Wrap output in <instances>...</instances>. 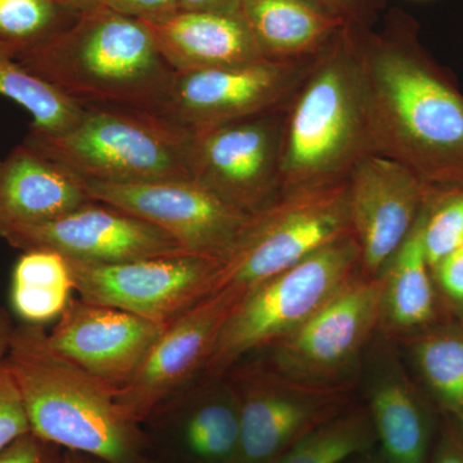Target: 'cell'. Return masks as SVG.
<instances>
[{
    "instance_id": "cell-1",
    "label": "cell",
    "mask_w": 463,
    "mask_h": 463,
    "mask_svg": "<svg viewBox=\"0 0 463 463\" xmlns=\"http://www.w3.org/2000/svg\"><path fill=\"white\" fill-rule=\"evenodd\" d=\"M373 154L439 190H463V94L420 42L411 14L390 9L383 29L355 25Z\"/></svg>"
},
{
    "instance_id": "cell-2",
    "label": "cell",
    "mask_w": 463,
    "mask_h": 463,
    "mask_svg": "<svg viewBox=\"0 0 463 463\" xmlns=\"http://www.w3.org/2000/svg\"><path fill=\"white\" fill-rule=\"evenodd\" d=\"M14 58L80 106L146 112L156 108L175 72L143 21L109 7L80 12Z\"/></svg>"
},
{
    "instance_id": "cell-3",
    "label": "cell",
    "mask_w": 463,
    "mask_h": 463,
    "mask_svg": "<svg viewBox=\"0 0 463 463\" xmlns=\"http://www.w3.org/2000/svg\"><path fill=\"white\" fill-rule=\"evenodd\" d=\"M373 154L367 93L355 25L347 24L316 58L283 118L279 191L346 181Z\"/></svg>"
},
{
    "instance_id": "cell-4",
    "label": "cell",
    "mask_w": 463,
    "mask_h": 463,
    "mask_svg": "<svg viewBox=\"0 0 463 463\" xmlns=\"http://www.w3.org/2000/svg\"><path fill=\"white\" fill-rule=\"evenodd\" d=\"M5 365L36 437L108 463L132 459L137 422L116 401L118 389L57 353L43 326H16Z\"/></svg>"
},
{
    "instance_id": "cell-5",
    "label": "cell",
    "mask_w": 463,
    "mask_h": 463,
    "mask_svg": "<svg viewBox=\"0 0 463 463\" xmlns=\"http://www.w3.org/2000/svg\"><path fill=\"white\" fill-rule=\"evenodd\" d=\"M83 108L76 123L62 132L30 127L24 142L80 181L191 179L190 134L139 109Z\"/></svg>"
},
{
    "instance_id": "cell-6",
    "label": "cell",
    "mask_w": 463,
    "mask_h": 463,
    "mask_svg": "<svg viewBox=\"0 0 463 463\" xmlns=\"http://www.w3.org/2000/svg\"><path fill=\"white\" fill-rule=\"evenodd\" d=\"M359 273L361 250L350 234L252 288L225 323L203 377L222 379L243 356L288 336Z\"/></svg>"
},
{
    "instance_id": "cell-7",
    "label": "cell",
    "mask_w": 463,
    "mask_h": 463,
    "mask_svg": "<svg viewBox=\"0 0 463 463\" xmlns=\"http://www.w3.org/2000/svg\"><path fill=\"white\" fill-rule=\"evenodd\" d=\"M353 234L346 181L279 194L251 215L222 264L215 291L249 292L326 246Z\"/></svg>"
},
{
    "instance_id": "cell-8",
    "label": "cell",
    "mask_w": 463,
    "mask_h": 463,
    "mask_svg": "<svg viewBox=\"0 0 463 463\" xmlns=\"http://www.w3.org/2000/svg\"><path fill=\"white\" fill-rule=\"evenodd\" d=\"M381 291V277L356 274L300 327L265 347L257 364L298 385L352 386L353 371L379 330Z\"/></svg>"
},
{
    "instance_id": "cell-9",
    "label": "cell",
    "mask_w": 463,
    "mask_h": 463,
    "mask_svg": "<svg viewBox=\"0 0 463 463\" xmlns=\"http://www.w3.org/2000/svg\"><path fill=\"white\" fill-rule=\"evenodd\" d=\"M316 58L263 60L246 65L174 72L165 93L149 114L183 132L194 133L282 111Z\"/></svg>"
},
{
    "instance_id": "cell-10",
    "label": "cell",
    "mask_w": 463,
    "mask_h": 463,
    "mask_svg": "<svg viewBox=\"0 0 463 463\" xmlns=\"http://www.w3.org/2000/svg\"><path fill=\"white\" fill-rule=\"evenodd\" d=\"M69 263L81 300L165 326L214 294L222 267L215 259L188 252L123 263Z\"/></svg>"
},
{
    "instance_id": "cell-11",
    "label": "cell",
    "mask_w": 463,
    "mask_h": 463,
    "mask_svg": "<svg viewBox=\"0 0 463 463\" xmlns=\"http://www.w3.org/2000/svg\"><path fill=\"white\" fill-rule=\"evenodd\" d=\"M80 183L90 200L160 228L188 254L215 259L222 264L251 218L192 179Z\"/></svg>"
},
{
    "instance_id": "cell-12",
    "label": "cell",
    "mask_w": 463,
    "mask_h": 463,
    "mask_svg": "<svg viewBox=\"0 0 463 463\" xmlns=\"http://www.w3.org/2000/svg\"><path fill=\"white\" fill-rule=\"evenodd\" d=\"M285 109L190 134V173L241 212L254 215L279 196Z\"/></svg>"
},
{
    "instance_id": "cell-13",
    "label": "cell",
    "mask_w": 463,
    "mask_h": 463,
    "mask_svg": "<svg viewBox=\"0 0 463 463\" xmlns=\"http://www.w3.org/2000/svg\"><path fill=\"white\" fill-rule=\"evenodd\" d=\"M230 381L240 410L234 463H276L301 438L344 412L352 390L298 385L257 364L232 373Z\"/></svg>"
},
{
    "instance_id": "cell-14",
    "label": "cell",
    "mask_w": 463,
    "mask_h": 463,
    "mask_svg": "<svg viewBox=\"0 0 463 463\" xmlns=\"http://www.w3.org/2000/svg\"><path fill=\"white\" fill-rule=\"evenodd\" d=\"M246 294L236 288L219 289L167 326L133 379L116 392V401L133 421H142L203 374L225 323Z\"/></svg>"
},
{
    "instance_id": "cell-15",
    "label": "cell",
    "mask_w": 463,
    "mask_h": 463,
    "mask_svg": "<svg viewBox=\"0 0 463 463\" xmlns=\"http://www.w3.org/2000/svg\"><path fill=\"white\" fill-rule=\"evenodd\" d=\"M350 223L361 250V274L376 279L411 233L439 188L397 161L368 155L347 176Z\"/></svg>"
},
{
    "instance_id": "cell-16",
    "label": "cell",
    "mask_w": 463,
    "mask_h": 463,
    "mask_svg": "<svg viewBox=\"0 0 463 463\" xmlns=\"http://www.w3.org/2000/svg\"><path fill=\"white\" fill-rule=\"evenodd\" d=\"M0 239L23 251L50 249L90 263H123L185 252L166 232L96 201L53 221L9 231Z\"/></svg>"
},
{
    "instance_id": "cell-17",
    "label": "cell",
    "mask_w": 463,
    "mask_h": 463,
    "mask_svg": "<svg viewBox=\"0 0 463 463\" xmlns=\"http://www.w3.org/2000/svg\"><path fill=\"white\" fill-rule=\"evenodd\" d=\"M166 327L124 310L72 298L48 340L61 355L118 390L133 379Z\"/></svg>"
},
{
    "instance_id": "cell-18",
    "label": "cell",
    "mask_w": 463,
    "mask_h": 463,
    "mask_svg": "<svg viewBox=\"0 0 463 463\" xmlns=\"http://www.w3.org/2000/svg\"><path fill=\"white\" fill-rule=\"evenodd\" d=\"M143 23L151 30L161 56L175 72L267 60L242 14L178 11L160 20Z\"/></svg>"
},
{
    "instance_id": "cell-19",
    "label": "cell",
    "mask_w": 463,
    "mask_h": 463,
    "mask_svg": "<svg viewBox=\"0 0 463 463\" xmlns=\"http://www.w3.org/2000/svg\"><path fill=\"white\" fill-rule=\"evenodd\" d=\"M91 201L76 176L25 142L0 164V237L53 221Z\"/></svg>"
},
{
    "instance_id": "cell-20",
    "label": "cell",
    "mask_w": 463,
    "mask_h": 463,
    "mask_svg": "<svg viewBox=\"0 0 463 463\" xmlns=\"http://www.w3.org/2000/svg\"><path fill=\"white\" fill-rule=\"evenodd\" d=\"M370 359L368 412L388 463H428L430 425L421 398L392 347L377 345Z\"/></svg>"
},
{
    "instance_id": "cell-21",
    "label": "cell",
    "mask_w": 463,
    "mask_h": 463,
    "mask_svg": "<svg viewBox=\"0 0 463 463\" xmlns=\"http://www.w3.org/2000/svg\"><path fill=\"white\" fill-rule=\"evenodd\" d=\"M241 14L272 61L313 60L347 25L315 0H243Z\"/></svg>"
},
{
    "instance_id": "cell-22",
    "label": "cell",
    "mask_w": 463,
    "mask_h": 463,
    "mask_svg": "<svg viewBox=\"0 0 463 463\" xmlns=\"http://www.w3.org/2000/svg\"><path fill=\"white\" fill-rule=\"evenodd\" d=\"M430 201L380 276L383 291L379 330L389 337L421 330L435 317L434 286L422 241L423 223Z\"/></svg>"
},
{
    "instance_id": "cell-23",
    "label": "cell",
    "mask_w": 463,
    "mask_h": 463,
    "mask_svg": "<svg viewBox=\"0 0 463 463\" xmlns=\"http://www.w3.org/2000/svg\"><path fill=\"white\" fill-rule=\"evenodd\" d=\"M75 291L69 259L50 249L24 250L12 270L11 307L26 325L60 318Z\"/></svg>"
},
{
    "instance_id": "cell-24",
    "label": "cell",
    "mask_w": 463,
    "mask_h": 463,
    "mask_svg": "<svg viewBox=\"0 0 463 463\" xmlns=\"http://www.w3.org/2000/svg\"><path fill=\"white\" fill-rule=\"evenodd\" d=\"M0 97L14 100L26 109L33 118L30 127L47 133L62 132L71 127L84 109L3 50H0Z\"/></svg>"
},
{
    "instance_id": "cell-25",
    "label": "cell",
    "mask_w": 463,
    "mask_h": 463,
    "mask_svg": "<svg viewBox=\"0 0 463 463\" xmlns=\"http://www.w3.org/2000/svg\"><path fill=\"white\" fill-rule=\"evenodd\" d=\"M374 440L370 412L347 407L301 438L276 463H343L365 452Z\"/></svg>"
},
{
    "instance_id": "cell-26",
    "label": "cell",
    "mask_w": 463,
    "mask_h": 463,
    "mask_svg": "<svg viewBox=\"0 0 463 463\" xmlns=\"http://www.w3.org/2000/svg\"><path fill=\"white\" fill-rule=\"evenodd\" d=\"M194 456L210 463H234L239 453V398L232 383L194 408L185 425Z\"/></svg>"
},
{
    "instance_id": "cell-27",
    "label": "cell",
    "mask_w": 463,
    "mask_h": 463,
    "mask_svg": "<svg viewBox=\"0 0 463 463\" xmlns=\"http://www.w3.org/2000/svg\"><path fill=\"white\" fill-rule=\"evenodd\" d=\"M411 345L422 379L447 408L463 419V331L420 334Z\"/></svg>"
},
{
    "instance_id": "cell-28",
    "label": "cell",
    "mask_w": 463,
    "mask_h": 463,
    "mask_svg": "<svg viewBox=\"0 0 463 463\" xmlns=\"http://www.w3.org/2000/svg\"><path fill=\"white\" fill-rule=\"evenodd\" d=\"M76 14L57 0H0V50L16 57L47 41Z\"/></svg>"
},
{
    "instance_id": "cell-29",
    "label": "cell",
    "mask_w": 463,
    "mask_h": 463,
    "mask_svg": "<svg viewBox=\"0 0 463 463\" xmlns=\"http://www.w3.org/2000/svg\"><path fill=\"white\" fill-rule=\"evenodd\" d=\"M430 269L463 246V190H440L432 197L422 231Z\"/></svg>"
},
{
    "instance_id": "cell-30",
    "label": "cell",
    "mask_w": 463,
    "mask_h": 463,
    "mask_svg": "<svg viewBox=\"0 0 463 463\" xmlns=\"http://www.w3.org/2000/svg\"><path fill=\"white\" fill-rule=\"evenodd\" d=\"M30 431L23 398L14 377L3 364L0 365V452Z\"/></svg>"
},
{
    "instance_id": "cell-31",
    "label": "cell",
    "mask_w": 463,
    "mask_h": 463,
    "mask_svg": "<svg viewBox=\"0 0 463 463\" xmlns=\"http://www.w3.org/2000/svg\"><path fill=\"white\" fill-rule=\"evenodd\" d=\"M350 25L373 27L389 0H315Z\"/></svg>"
},
{
    "instance_id": "cell-32",
    "label": "cell",
    "mask_w": 463,
    "mask_h": 463,
    "mask_svg": "<svg viewBox=\"0 0 463 463\" xmlns=\"http://www.w3.org/2000/svg\"><path fill=\"white\" fill-rule=\"evenodd\" d=\"M0 463H60L53 444L30 431L0 452Z\"/></svg>"
},
{
    "instance_id": "cell-33",
    "label": "cell",
    "mask_w": 463,
    "mask_h": 463,
    "mask_svg": "<svg viewBox=\"0 0 463 463\" xmlns=\"http://www.w3.org/2000/svg\"><path fill=\"white\" fill-rule=\"evenodd\" d=\"M108 7L149 23L178 12L179 0H109Z\"/></svg>"
},
{
    "instance_id": "cell-34",
    "label": "cell",
    "mask_w": 463,
    "mask_h": 463,
    "mask_svg": "<svg viewBox=\"0 0 463 463\" xmlns=\"http://www.w3.org/2000/svg\"><path fill=\"white\" fill-rule=\"evenodd\" d=\"M432 272L444 294L456 304L463 306V246L444 258Z\"/></svg>"
},
{
    "instance_id": "cell-35",
    "label": "cell",
    "mask_w": 463,
    "mask_h": 463,
    "mask_svg": "<svg viewBox=\"0 0 463 463\" xmlns=\"http://www.w3.org/2000/svg\"><path fill=\"white\" fill-rule=\"evenodd\" d=\"M243 0H179V11L241 14Z\"/></svg>"
},
{
    "instance_id": "cell-36",
    "label": "cell",
    "mask_w": 463,
    "mask_h": 463,
    "mask_svg": "<svg viewBox=\"0 0 463 463\" xmlns=\"http://www.w3.org/2000/svg\"><path fill=\"white\" fill-rule=\"evenodd\" d=\"M432 463H463V440L453 434L441 439Z\"/></svg>"
},
{
    "instance_id": "cell-37",
    "label": "cell",
    "mask_w": 463,
    "mask_h": 463,
    "mask_svg": "<svg viewBox=\"0 0 463 463\" xmlns=\"http://www.w3.org/2000/svg\"><path fill=\"white\" fill-rule=\"evenodd\" d=\"M14 328L16 326L12 322L8 310L0 306V365H3L7 358Z\"/></svg>"
},
{
    "instance_id": "cell-38",
    "label": "cell",
    "mask_w": 463,
    "mask_h": 463,
    "mask_svg": "<svg viewBox=\"0 0 463 463\" xmlns=\"http://www.w3.org/2000/svg\"><path fill=\"white\" fill-rule=\"evenodd\" d=\"M57 2L69 11L80 14L90 9L108 7L109 0H57Z\"/></svg>"
},
{
    "instance_id": "cell-39",
    "label": "cell",
    "mask_w": 463,
    "mask_h": 463,
    "mask_svg": "<svg viewBox=\"0 0 463 463\" xmlns=\"http://www.w3.org/2000/svg\"><path fill=\"white\" fill-rule=\"evenodd\" d=\"M63 463H85L83 459L79 458V457L67 455L65 459H63Z\"/></svg>"
},
{
    "instance_id": "cell-40",
    "label": "cell",
    "mask_w": 463,
    "mask_h": 463,
    "mask_svg": "<svg viewBox=\"0 0 463 463\" xmlns=\"http://www.w3.org/2000/svg\"><path fill=\"white\" fill-rule=\"evenodd\" d=\"M0 164H2V160H0Z\"/></svg>"
},
{
    "instance_id": "cell-41",
    "label": "cell",
    "mask_w": 463,
    "mask_h": 463,
    "mask_svg": "<svg viewBox=\"0 0 463 463\" xmlns=\"http://www.w3.org/2000/svg\"><path fill=\"white\" fill-rule=\"evenodd\" d=\"M463 420V419H462Z\"/></svg>"
}]
</instances>
